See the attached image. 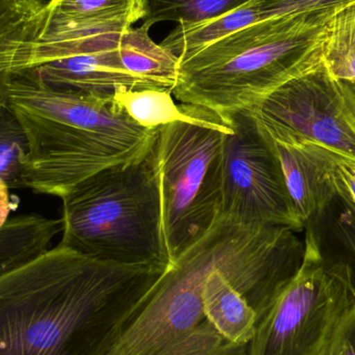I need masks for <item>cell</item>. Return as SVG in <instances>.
<instances>
[{"instance_id": "cell-1", "label": "cell", "mask_w": 355, "mask_h": 355, "mask_svg": "<svg viewBox=\"0 0 355 355\" xmlns=\"http://www.w3.org/2000/svg\"><path fill=\"white\" fill-rule=\"evenodd\" d=\"M166 267L58 244L0 275V355H106Z\"/></svg>"}, {"instance_id": "cell-2", "label": "cell", "mask_w": 355, "mask_h": 355, "mask_svg": "<svg viewBox=\"0 0 355 355\" xmlns=\"http://www.w3.org/2000/svg\"><path fill=\"white\" fill-rule=\"evenodd\" d=\"M291 230L244 225L219 217L210 231L164 271L106 355H248L221 337L202 309V288L218 268L281 266Z\"/></svg>"}, {"instance_id": "cell-3", "label": "cell", "mask_w": 355, "mask_h": 355, "mask_svg": "<svg viewBox=\"0 0 355 355\" xmlns=\"http://www.w3.org/2000/svg\"><path fill=\"white\" fill-rule=\"evenodd\" d=\"M6 103L28 143L23 187L60 198L96 173L139 157L159 128L131 120L114 98L51 87L35 69L12 75Z\"/></svg>"}, {"instance_id": "cell-4", "label": "cell", "mask_w": 355, "mask_h": 355, "mask_svg": "<svg viewBox=\"0 0 355 355\" xmlns=\"http://www.w3.org/2000/svg\"><path fill=\"white\" fill-rule=\"evenodd\" d=\"M62 200V245L101 262L172 265L162 220L159 128L139 157L87 178Z\"/></svg>"}, {"instance_id": "cell-5", "label": "cell", "mask_w": 355, "mask_h": 355, "mask_svg": "<svg viewBox=\"0 0 355 355\" xmlns=\"http://www.w3.org/2000/svg\"><path fill=\"white\" fill-rule=\"evenodd\" d=\"M334 10L273 17L182 54L173 96L220 116L254 107L300 70Z\"/></svg>"}, {"instance_id": "cell-6", "label": "cell", "mask_w": 355, "mask_h": 355, "mask_svg": "<svg viewBox=\"0 0 355 355\" xmlns=\"http://www.w3.org/2000/svg\"><path fill=\"white\" fill-rule=\"evenodd\" d=\"M183 107V119L159 127L162 220L172 264L219 218L227 131L225 119L212 110L190 104Z\"/></svg>"}, {"instance_id": "cell-7", "label": "cell", "mask_w": 355, "mask_h": 355, "mask_svg": "<svg viewBox=\"0 0 355 355\" xmlns=\"http://www.w3.org/2000/svg\"><path fill=\"white\" fill-rule=\"evenodd\" d=\"M354 304L352 267L327 264L309 229L302 265L257 325L248 355H325Z\"/></svg>"}, {"instance_id": "cell-8", "label": "cell", "mask_w": 355, "mask_h": 355, "mask_svg": "<svg viewBox=\"0 0 355 355\" xmlns=\"http://www.w3.org/2000/svg\"><path fill=\"white\" fill-rule=\"evenodd\" d=\"M250 110L273 141L312 143L355 160V114L323 64L320 29L300 70Z\"/></svg>"}, {"instance_id": "cell-9", "label": "cell", "mask_w": 355, "mask_h": 355, "mask_svg": "<svg viewBox=\"0 0 355 355\" xmlns=\"http://www.w3.org/2000/svg\"><path fill=\"white\" fill-rule=\"evenodd\" d=\"M227 125L221 157V218L244 225H279L300 232V223L268 135L250 108L221 116Z\"/></svg>"}, {"instance_id": "cell-10", "label": "cell", "mask_w": 355, "mask_h": 355, "mask_svg": "<svg viewBox=\"0 0 355 355\" xmlns=\"http://www.w3.org/2000/svg\"><path fill=\"white\" fill-rule=\"evenodd\" d=\"M268 137L279 160L294 212L306 227L339 196L335 153L312 143H282Z\"/></svg>"}, {"instance_id": "cell-11", "label": "cell", "mask_w": 355, "mask_h": 355, "mask_svg": "<svg viewBox=\"0 0 355 355\" xmlns=\"http://www.w3.org/2000/svg\"><path fill=\"white\" fill-rule=\"evenodd\" d=\"M124 31L116 33L99 49L53 60L33 69L47 85L56 89L102 98H114V91L119 87L133 91L164 89L127 70L120 51L121 35Z\"/></svg>"}, {"instance_id": "cell-12", "label": "cell", "mask_w": 355, "mask_h": 355, "mask_svg": "<svg viewBox=\"0 0 355 355\" xmlns=\"http://www.w3.org/2000/svg\"><path fill=\"white\" fill-rule=\"evenodd\" d=\"M62 231V218L37 213L10 217L0 229V275L48 252Z\"/></svg>"}, {"instance_id": "cell-13", "label": "cell", "mask_w": 355, "mask_h": 355, "mask_svg": "<svg viewBox=\"0 0 355 355\" xmlns=\"http://www.w3.org/2000/svg\"><path fill=\"white\" fill-rule=\"evenodd\" d=\"M146 15V0H50L45 18L110 31H126Z\"/></svg>"}, {"instance_id": "cell-14", "label": "cell", "mask_w": 355, "mask_h": 355, "mask_svg": "<svg viewBox=\"0 0 355 355\" xmlns=\"http://www.w3.org/2000/svg\"><path fill=\"white\" fill-rule=\"evenodd\" d=\"M150 28L141 25L121 35L120 51L127 70L164 89L173 91L177 80L179 56L156 44Z\"/></svg>"}, {"instance_id": "cell-15", "label": "cell", "mask_w": 355, "mask_h": 355, "mask_svg": "<svg viewBox=\"0 0 355 355\" xmlns=\"http://www.w3.org/2000/svg\"><path fill=\"white\" fill-rule=\"evenodd\" d=\"M260 21H264L261 12V0H252L223 16L200 24H178L160 45L175 55L180 56L206 47Z\"/></svg>"}, {"instance_id": "cell-16", "label": "cell", "mask_w": 355, "mask_h": 355, "mask_svg": "<svg viewBox=\"0 0 355 355\" xmlns=\"http://www.w3.org/2000/svg\"><path fill=\"white\" fill-rule=\"evenodd\" d=\"M28 154L26 135L8 103L0 104V229L17 208L10 190L23 187Z\"/></svg>"}, {"instance_id": "cell-17", "label": "cell", "mask_w": 355, "mask_h": 355, "mask_svg": "<svg viewBox=\"0 0 355 355\" xmlns=\"http://www.w3.org/2000/svg\"><path fill=\"white\" fill-rule=\"evenodd\" d=\"M320 35L327 72L337 80L355 83V0L335 8Z\"/></svg>"}, {"instance_id": "cell-18", "label": "cell", "mask_w": 355, "mask_h": 355, "mask_svg": "<svg viewBox=\"0 0 355 355\" xmlns=\"http://www.w3.org/2000/svg\"><path fill=\"white\" fill-rule=\"evenodd\" d=\"M44 0H0V58L12 45L35 39L45 18ZM12 74L0 71V104L8 101Z\"/></svg>"}, {"instance_id": "cell-19", "label": "cell", "mask_w": 355, "mask_h": 355, "mask_svg": "<svg viewBox=\"0 0 355 355\" xmlns=\"http://www.w3.org/2000/svg\"><path fill=\"white\" fill-rule=\"evenodd\" d=\"M114 101L131 120L145 128H158L185 116L183 104L175 103L168 89L133 91L119 87L114 91Z\"/></svg>"}, {"instance_id": "cell-20", "label": "cell", "mask_w": 355, "mask_h": 355, "mask_svg": "<svg viewBox=\"0 0 355 355\" xmlns=\"http://www.w3.org/2000/svg\"><path fill=\"white\" fill-rule=\"evenodd\" d=\"M252 0H146L144 26L164 21L194 25L223 16Z\"/></svg>"}, {"instance_id": "cell-21", "label": "cell", "mask_w": 355, "mask_h": 355, "mask_svg": "<svg viewBox=\"0 0 355 355\" xmlns=\"http://www.w3.org/2000/svg\"><path fill=\"white\" fill-rule=\"evenodd\" d=\"M350 0H261L264 20L287 15L308 14L333 10Z\"/></svg>"}, {"instance_id": "cell-22", "label": "cell", "mask_w": 355, "mask_h": 355, "mask_svg": "<svg viewBox=\"0 0 355 355\" xmlns=\"http://www.w3.org/2000/svg\"><path fill=\"white\" fill-rule=\"evenodd\" d=\"M325 355H355V304L342 319Z\"/></svg>"}, {"instance_id": "cell-23", "label": "cell", "mask_w": 355, "mask_h": 355, "mask_svg": "<svg viewBox=\"0 0 355 355\" xmlns=\"http://www.w3.org/2000/svg\"><path fill=\"white\" fill-rule=\"evenodd\" d=\"M335 174L339 196L355 205V160L335 154Z\"/></svg>"}, {"instance_id": "cell-24", "label": "cell", "mask_w": 355, "mask_h": 355, "mask_svg": "<svg viewBox=\"0 0 355 355\" xmlns=\"http://www.w3.org/2000/svg\"><path fill=\"white\" fill-rule=\"evenodd\" d=\"M342 85H343L344 91H345L348 103H349L350 107L354 110L355 114V83H346V81H342Z\"/></svg>"}]
</instances>
